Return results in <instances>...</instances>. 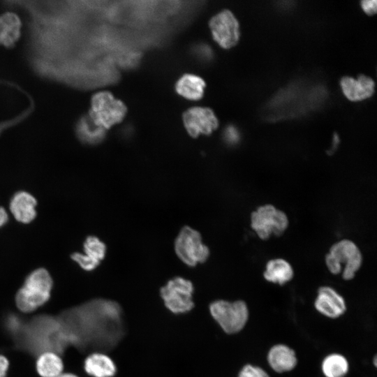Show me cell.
Listing matches in <instances>:
<instances>
[{"instance_id":"9c48e42d","label":"cell","mask_w":377,"mask_h":377,"mask_svg":"<svg viewBox=\"0 0 377 377\" xmlns=\"http://www.w3.org/2000/svg\"><path fill=\"white\" fill-rule=\"evenodd\" d=\"M184 126L190 136L209 135L219 126V120L214 111L207 107H193L182 115Z\"/></svg>"},{"instance_id":"ffe728a7","label":"cell","mask_w":377,"mask_h":377,"mask_svg":"<svg viewBox=\"0 0 377 377\" xmlns=\"http://www.w3.org/2000/svg\"><path fill=\"white\" fill-rule=\"evenodd\" d=\"M346 358L339 353H332L322 362V371L325 377H343L348 371Z\"/></svg>"},{"instance_id":"3957f363","label":"cell","mask_w":377,"mask_h":377,"mask_svg":"<svg viewBox=\"0 0 377 377\" xmlns=\"http://www.w3.org/2000/svg\"><path fill=\"white\" fill-rule=\"evenodd\" d=\"M126 112V106L121 100L104 91L93 95L88 114L96 124L108 130L120 123Z\"/></svg>"},{"instance_id":"7a4b0ae2","label":"cell","mask_w":377,"mask_h":377,"mask_svg":"<svg viewBox=\"0 0 377 377\" xmlns=\"http://www.w3.org/2000/svg\"><path fill=\"white\" fill-rule=\"evenodd\" d=\"M362 263V256L357 246L351 240L342 239L334 244L325 256V264L333 274L342 271L345 280L352 279Z\"/></svg>"},{"instance_id":"8992f818","label":"cell","mask_w":377,"mask_h":377,"mask_svg":"<svg viewBox=\"0 0 377 377\" xmlns=\"http://www.w3.org/2000/svg\"><path fill=\"white\" fill-rule=\"evenodd\" d=\"M251 226L262 239L281 235L288 226L287 215L272 205L259 207L251 215Z\"/></svg>"},{"instance_id":"5bb4252c","label":"cell","mask_w":377,"mask_h":377,"mask_svg":"<svg viewBox=\"0 0 377 377\" xmlns=\"http://www.w3.org/2000/svg\"><path fill=\"white\" fill-rule=\"evenodd\" d=\"M75 130L77 138L88 145H96L103 142L107 131L96 124L88 114L77 120Z\"/></svg>"},{"instance_id":"277c9868","label":"cell","mask_w":377,"mask_h":377,"mask_svg":"<svg viewBox=\"0 0 377 377\" xmlns=\"http://www.w3.org/2000/svg\"><path fill=\"white\" fill-rule=\"evenodd\" d=\"M209 311L222 330L228 334L241 331L249 319V309L242 300L229 302L219 300L212 302Z\"/></svg>"},{"instance_id":"ac0fdd59","label":"cell","mask_w":377,"mask_h":377,"mask_svg":"<svg viewBox=\"0 0 377 377\" xmlns=\"http://www.w3.org/2000/svg\"><path fill=\"white\" fill-rule=\"evenodd\" d=\"M64 368L61 357L54 351L41 353L37 357L36 369L40 377H58Z\"/></svg>"},{"instance_id":"484cf974","label":"cell","mask_w":377,"mask_h":377,"mask_svg":"<svg viewBox=\"0 0 377 377\" xmlns=\"http://www.w3.org/2000/svg\"><path fill=\"white\" fill-rule=\"evenodd\" d=\"M9 369V361L8 358L0 355V377H6Z\"/></svg>"},{"instance_id":"52a82bcc","label":"cell","mask_w":377,"mask_h":377,"mask_svg":"<svg viewBox=\"0 0 377 377\" xmlns=\"http://www.w3.org/2000/svg\"><path fill=\"white\" fill-rule=\"evenodd\" d=\"M193 290L191 281L176 276L161 288L160 295L169 311L174 313H182L191 311L194 306Z\"/></svg>"},{"instance_id":"f1b7e54d","label":"cell","mask_w":377,"mask_h":377,"mask_svg":"<svg viewBox=\"0 0 377 377\" xmlns=\"http://www.w3.org/2000/svg\"><path fill=\"white\" fill-rule=\"evenodd\" d=\"M58 377H78V376L71 373H62Z\"/></svg>"},{"instance_id":"ba28073f","label":"cell","mask_w":377,"mask_h":377,"mask_svg":"<svg viewBox=\"0 0 377 377\" xmlns=\"http://www.w3.org/2000/svg\"><path fill=\"white\" fill-rule=\"evenodd\" d=\"M214 40L224 49H230L239 39V26L237 20L229 10H223L213 16L209 22Z\"/></svg>"},{"instance_id":"7c38bea8","label":"cell","mask_w":377,"mask_h":377,"mask_svg":"<svg viewBox=\"0 0 377 377\" xmlns=\"http://www.w3.org/2000/svg\"><path fill=\"white\" fill-rule=\"evenodd\" d=\"M341 87L344 95L352 101H362L371 97L375 89L374 80L364 75L357 79L343 77L341 80Z\"/></svg>"},{"instance_id":"e0dca14e","label":"cell","mask_w":377,"mask_h":377,"mask_svg":"<svg viewBox=\"0 0 377 377\" xmlns=\"http://www.w3.org/2000/svg\"><path fill=\"white\" fill-rule=\"evenodd\" d=\"M205 82L200 77L186 73L183 75L175 84L176 92L186 99L198 101L204 95Z\"/></svg>"},{"instance_id":"cb8c5ba5","label":"cell","mask_w":377,"mask_h":377,"mask_svg":"<svg viewBox=\"0 0 377 377\" xmlns=\"http://www.w3.org/2000/svg\"><path fill=\"white\" fill-rule=\"evenodd\" d=\"M224 140L230 145H234L239 140V133L232 125L227 126L223 133Z\"/></svg>"},{"instance_id":"30bf717a","label":"cell","mask_w":377,"mask_h":377,"mask_svg":"<svg viewBox=\"0 0 377 377\" xmlns=\"http://www.w3.org/2000/svg\"><path fill=\"white\" fill-rule=\"evenodd\" d=\"M314 304L318 312L330 318L341 316L346 309L343 297L330 286H322L318 289Z\"/></svg>"},{"instance_id":"83f0119b","label":"cell","mask_w":377,"mask_h":377,"mask_svg":"<svg viewBox=\"0 0 377 377\" xmlns=\"http://www.w3.org/2000/svg\"><path fill=\"white\" fill-rule=\"evenodd\" d=\"M339 143V135L337 133L334 134L333 136V143L332 145L331 148L329 149V153L330 154H333L334 151L337 149L338 145Z\"/></svg>"},{"instance_id":"9a60e30c","label":"cell","mask_w":377,"mask_h":377,"mask_svg":"<svg viewBox=\"0 0 377 377\" xmlns=\"http://www.w3.org/2000/svg\"><path fill=\"white\" fill-rule=\"evenodd\" d=\"M22 22L13 12L0 15V45L9 48L13 47L21 35Z\"/></svg>"},{"instance_id":"4316f807","label":"cell","mask_w":377,"mask_h":377,"mask_svg":"<svg viewBox=\"0 0 377 377\" xmlns=\"http://www.w3.org/2000/svg\"><path fill=\"white\" fill-rule=\"evenodd\" d=\"M8 221V215L6 210L0 207V228L7 223Z\"/></svg>"},{"instance_id":"44dd1931","label":"cell","mask_w":377,"mask_h":377,"mask_svg":"<svg viewBox=\"0 0 377 377\" xmlns=\"http://www.w3.org/2000/svg\"><path fill=\"white\" fill-rule=\"evenodd\" d=\"M84 254L99 262L103 260L106 253V246L97 237L88 236L83 245Z\"/></svg>"},{"instance_id":"d6986e66","label":"cell","mask_w":377,"mask_h":377,"mask_svg":"<svg viewBox=\"0 0 377 377\" xmlns=\"http://www.w3.org/2000/svg\"><path fill=\"white\" fill-rule=\"evenodd\" d=\"M293 275L292 266L283 258H275L268 261L263 273L267 281L279 285H283L290 281Z\"/></svg>"},{"instance_id":"603a6c76","label":"cell","mask_w":377,"mask_h":377,"mask_svg":"<svg viewBox=\"0 0 377 377\" xmlns=\"http://www.w3.org/2000/svg\"><path fill=\"white\" fill-rule=\"evenodd\" d=\"M237 377H269V376L259 367L246 364L241 369Z\"/></svg>"},{"instance_id":"8fae6325","label":"cell","mask_w":377,"mask_h":377,"mask_svg":"<svg viewBox=\"0 0 377 377\" xmlns=\"http://www.w3.org/2000/svg\"><path fill=\"white\" fill-rule=\"evenodd\" d=\"M10 210L14 218L22 223H29L36 216V199L29 192L20 191L10 201Z\"/></svg>"},{"instance_id":"5b68a950","label":"cell","mask_w":377,"mask_h":377,"mask_svg":"<svg viewBox=\"0 0 377 377\" xmlns=\"http://www.w3.org/2000/svg\"><path fill=\"white\" fill-rule=\"evenodd\" d=\"M175 251L177 257L190 267L205 263L209 256V249L203 244L200 232L187 226L176 237Z\"/></svg>"},{"instance_id":"2e32d148","label":"cell","mask_w":377,"mask_h":377,"mask_svg":"<svg viewBox=\"0 0 377 377\" xmlns=\"http://www.w3.org/2000/svg\"><path fill=\"white\" fill-rule=\"evenodd\" d=\"M84 369L92 377H112L117 371L113 360L107 355L99 352L91 353L86 357Z\"/></svg>"},{"instance_id":"4fadbf2b","label":"cell","mask_w":377,"mask_h":377,"mask_svg":"<svg viewBox=\"0 0 377 377\" xmlns=\"http://www.w3.org/2000/svg\"><path fill=\"white\" fill-rule=\"evenodd\" d=\"M267 361L271 368L278 373L293 370L297 362L295 351L283 344H277L270 348Z\"/></svg>"},{"instance_id":"6da1fadb","label":"cell","mask_w":377,"mask_h":377,"mask_svg":"<svg viewBox=\"0 0 377 377\" xmlns=\"http://www.w3.org/2000/svg\"><path fill=\"white\" fill-rule=\"evenodd\" d=\"M52 287V278L47 269H34L15 295L17 308L23 313L34 311L50 300Z\"/></svg>"},{"instance_id":"d4e9b609","label":"cell","mask_w":377,"mask_h":377,"mask_svg":"<svg viewBox=\"0 0 377 377\" xmlns=\"http://www.w3.org/2000/svg\"><path fill=\"white\" fill-rule=\"evenodd\" d=\"M363 10L369 15L375 14L377 11L376 0H364L361 1Z\"/></svg>"},{"instance_id":"7402d4cb","label":"cell","mask_w":377,"mask_h":377,"mask_svg":"<svg viewBox=\"0 0 377 377\" xmlns=\"http://www.w3.org/2000/svg\"><path fill=\"white\" fill-rule=\"evenodd\" d=\"M71 259L75 261L82 269L85 271H92L96 269L101 262L93 259L84 253L74 252L71 256Z\"/></svg>"}]
</instances>
